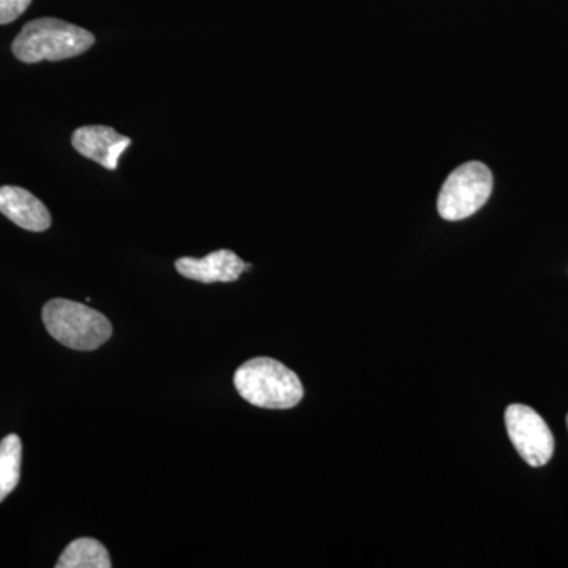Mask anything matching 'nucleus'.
<instances>
[{
  "label": "nucleus",
  "mask_w": 568,
  "mask_h": 568,
  "mask_svg": "<svg viewBox=\"0 0 568 568\" xmlns=\"http://www.w3.org/2000/svg\"><path fill=\"white\" fill-rule=\"evenodd\" d=\"M93 43V33L80 26L55 18H40L22 28L11 44V51L18 61L24 63L58 62L84 54Z\"/></svg>",
  "instance_id": "nucleus-1"
},
{
  "label": "nucleus",
  "mask_w": 568,
  "mask_h": 568,
  "mask_svg": "<svg viewBox=\"0 0 568 568\" xmlns=\"http://www.w3.org/2000/svg\"><path fill=\"white\" fill-rule=\"evenodd\" d=\"M234 386L245 402L264 409H291L305 394L293 369L271 357L245 362L235 372Z\"/></svg>",
  "instance_id": "nucleus-2"
},
{
  "label": "nucleus",
  "mask_w": 568,
  "mask_h": 568,
  "mask_svg": "<svg viewBox=\"0 0 568 568\" xmlns=\"http://www.w3.org/2000/svg\"><path fill=\"white\" fill-rule=\"evenodd\" d=\"M44 327L52 338L74 351H95L112 335L110 320L91 306L52 298L43 306Z\"/></svg>",
  "instance_id": "nucleus-3"
},
{
  "label": "nucleus",
  "mask_w": 568,
  "mask_h": 568,
  "mask_svg": "<svg viewBox=\"0 0 568 568\" xmlns=\"http://www.w3.org/2000/svg\"><path fill=\"white\" fill-rule=\"evenodd\" d=\"M493 174L487 164L469 162L462 164L440 189L437 212L447 222L469 219L480 211L493 193Z\"/></svg>",
  "instance_id": "nucleus-4"
},
{
  "label": "nucleus",
  "mask_w": 568,
  "mask_h": 568,
  "mask_svg": "<svg viewBox=\"0 0 568 568\" xmlns=\"http://www.w3.org/2000/svg\"><path fill=\"white\" fill-rule=\"evenodd\" d=\"M506 426L519 457L529 466L547 465L555 454V437L547 422L532 407L510 405L506 410Z\"/></svg>",
  "instance_id": "nucleus-5"
},
{
  "label": "nucleus",
  "mask_w": 568,
  "mask_h": 568,
  "mask_svg": "<svg viewBox=\"0 0 568 568\" xmlns=\"http://www.w3.org/2000/svg\"><path fill=\"white\" fill-rule=\"evenodd\" d=\"M71 145L74 151L99 163L104 170L115 171L123 152L132 145V140L119 134L111 126L88 125L74 130Z\"/></svg>",
  "instance_id": "nucleus-6"
},
{
  "label": "nucleus",
  "mask_w": 568,
  "mask_h": 568,
  "mask_svg": "<svg viewBox=\"0 0 568 568\" xmlns=\"http://www.w3.org/2000/svg\"><path fill=\"white\" fill-rule=\"evenodd\" d=\"M252 267L231 250H219L203 257H181L175 261V268L185 278L205 284L233 283L241 278L245 271Z\"/></svg>",
  "instance_id": "nucleus-7"
},
{
  "label": "nucleus",
  "mask_w": 568,
  "mask_h": 568,
  "mask_svg": "<svg viewBox=\"0 0 568 568\" xmlns=\"http://www.w3.org/2000/svg\"><path fill=\"white\" fill-rule=\"evenodd\" d=\"M0 213L32 233H43L52 223L47 205L21 186H0Z\"/></svg>",
  "instance_id": "nucleus-8"
},
{
  "label": "nucleus",
  "mask_w": 568,
  "mask_h": 568,
  "mask_svg": "<svg viewBox=\"0 0 568 568\" xmlns=\"http://www.w3.org/2000/svg\"><path fill=\"white\" fill-rule=\"evenodd\" d=\"M110 555L103 544L84 537L71 541L59 558L55 568H111Z\"/></svg>",
  "instance_id": "nucleus-9"
},
{
  "label": "nucleus",
  "mask_w": 568,
  "mask_h": 568,
  "mask_svg": "<svg viewBox=\"0 0 568 568\" xmlns=\"http://www.w3.org/2000/svg\"><path fill=\"white\" fill-rule=\"evenodd\" d=\"M22 444L17 435L3 437L0 443V503L18 487L21 478Z\"/></svg>",
  "instance_id": "nucleus-10"
},
{
  "label": "nucleus",
  "mask_w": 568,
  "mask_h": 568,
  "mask_svg": "<svg viewBox=\"0 0 568 568\" xmlns=\"http://www.w3.org/2000/svg\"><path fill=\"white\" fill-rule=\"evenodd\" d=\"M31 3L32 0H0V24L17 21Z\"/></svg>",
  "instance_id": "nucleus-11"
},
{
  "label": "nucleus",
  "mask_w": 568,
  "mask_h": 568,
  "mask_svg": "<svg viewBox=\"0 0 568 568\" xmlns=\"http://www.w3.org/2000/svg\"><path fill=\"white\" fill-rule=\"evenodd\" d=\"M567 428H568V416H567Z\"/></svg>",
  "instance_id": "nucleus-12"
}]
</instances>
